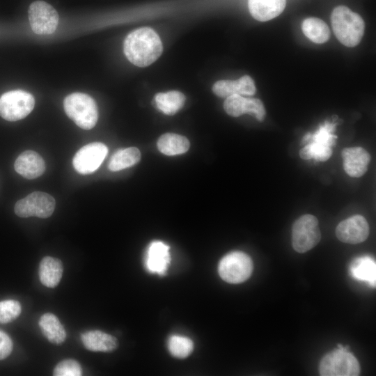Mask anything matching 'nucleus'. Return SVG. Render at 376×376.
I'll return each instance as SVG.
<instances>
[{
  "instance_id": "nucleus-1",
  "label": "nucleus",
  "mask_w": 376,
  "mask_h": 376,
  "mask_svg": "<svg viewBox=\"0 0 376 376\" xmlns=\"http://www.w3.org/2000/svg\"><path fill=\"white\" fill-rule=\"evenodd\" d=\"M127 59L139 67H146L162 54L163 46L157 33L151 28L142 27L126 37L123 45Z\"/></svg>"
},
{
  "instance_id": "nucleus-2",
  "label": "nucleus",
  "mask_w": 376,
  "mask_h": 376,
  "mask_svg": "<svg viewBox=\"0 0 376 376\" xmlns=\"http://www.w3.org/2000/svg\"><path fill=\"white\" fill-rule=\"evenodd\" d=\"M334 33L345 46H357L361 40L365 29L362 17L345 6L336 7L331 15Z\"/></svg>"
},
{
  "instance_id": "nucleus-3",
  "label": "nucleus",
  "mask_w": 376,
  "mask_h": 376,
  "mask_svg": "<svg viewBox=\"0 0 376 376\" xmlns=\"http://www.w3.org/2000/svg\"><path fill=\"white\" fill-rule=\"evenodd\" d=\"M336 124L326 121L313 133L306 134L301 141L304 147L299 150V156L305 160L317 162L328 160L333 152L337 136L333 134Z\"/></svg>"
},
{
  "instance_id": "nucleus-4",
  "label": "nucleus",
  "mask_w": 376,
  "mask_h": 376,
  "mask_svg": "<svg viewBox=\"0 0 376 376\" xmlns=\"http://www.w3.org/2000/svg\"><path fill=\"white\" fill-rule=\"evenodd\" d=\"M67 116L84 130H91L98 119L97 107L88 95L74 93L68 95L63 102Z\"/></svg>"
},
{
  "instance_id": "nucleus-5",
  "label": "nucleus",
  "mask_w": 376,
  "mask_h": 376,
  "mask_svg": "<svg viewBox=\"0 0 376 376\" xmlns=\"http://www.w3.org/2000/svg\"><path fill=\"white\" fill-rule=\"evenodd\" d=\"M348 347L338 344V348L327 354L320 361L322 376H357L361 371L356 357L347 350Z\"/></svg>"
},
{
  "instance_id": "nucleus-6",
  "label": "nucleus",
  "mask_w": 376,
  "mask_h": 376,
  "mask_svg": "<svg viewBox=\"0 0 376 376\" xmlns=\"http://www.w3.org/2000/svg\"><path fill=\"white\" fill-rule=\"evenodd\" d=\"M253 271L251 258L242 251H232L220 260L218 272L229 283H240L247 280Z\"/></svg>"
},
{
  "instance_id": "nucleus-7",
  "label": "nucleus",
  "mask_w": 376,
  "mask_h": 376,
  "mask_svg": "<svg viewBox=\"0 0 376 376\" xmlns=\"http://www.w3.org/2000/svg\"><path fill=\"white\" fill-rule=\"evenodd\" d=\"M321 239L318 220L311 214L299 217L292 228V244L298 253H305L315 246Z\"/></svg>"
},
{
  "instance_id": "nucleus-8",
  "label": "nucleus",
  "mask_w": 376,
  "mask_h": 376,
  "mask_svg": "<svg viewBox=\"0 0 376 376\" xmlns=\"http://www.w3.org/2000/svg\"><path fill=\"white\" fill-rule=\"evenodd\" d=\"M34 105L31 93L22 90L10 91L0 97V116L8 121H17L27 116Z\"/></svg>"
},
{
  "instance_id": "nucleus-9",
  "label": "nucleus",
  "mask_w": 376,
  "mask_h": 376,
  "mask_svg": "<svg viewBox=\"0 0 376 376\" xmlns=\"http://www.w3.org/2000/svg\"><path fill=\"white\" fill-rule=\"evenodd\" d=\"M54 198L47 193L34 191L19 200L15 205V213L19 217L47 218L54 212Z\"/></svg>"
},
{
  "instance_id": "nucleus-10",
  "label": "nucleus",
  "mask_w": 376,
  "mask_h": 376,
  "mask_svg": "<svg viewBox=\"0 0 376 376\" xmlns=\"http://www.w3.org/2000/svg\"><path fill=\"white\" fill-rule=\"evenodd\" d=\"M28 15L31 29L36 34H52L57 28L58 14L45 1L33 2L29 8Z\"/></svg>"
},
{
  "instance_id": "nucleus-11",
  "label": "nucleus",
  "mask_w": 376,
  "mask_h": 376,
  "mask_svg": "<svg viewBox=\"0 0 376 376\" xmlns=\"http://www.w3.org/2000/svg\"><path fill=\"white\" fill-rule=\"evenodd\" d=\"M107 152L108 148L102 143H88L76 152L72 159L73 166L80 174L92 173L100 167Z\"/></svg>"
},
{
  "instance_id": "nucleus-12",
  "label": "nucleus",
  "mask_w": 376,
  "mask_h": 376,
  "mask_svg": "<svg viewBox=\"0 0 376 376\" xmlns=\"http://www.w3.org/2000/svg\"><path fill=\"white\" fill-rule=\"evenodd\" d=\"M224 109L230 116L238 117L244 113H249L260 122L264 120L266 114L264 104L260 100L244 97L239 94L226 97Z\"/></svg>"
},
{
  "instance_id": "nucleus-13",
  "label": "nucleus",
  "mask_w": 376,
  "mask_h": 376,
  "mask_svg": "<svg viewBox=\"0 0 376 376\" xmlns=\"http://www.w3.org/2000/svg\"><path fill=\"white\" fill-rule=\"evenodd\" d=\"M369 235V226L361 215H354L338 224L336 228L337 238L345 243L356 244L364 242Z\"/></svg>"
},
{
  "instance_id": "nucleus-14",
  "label": "nucleus",
  "mask_w": 376,
  "mask_h": 376,
  "mask_svg": "<svg viewBox=\"0 0 376 376\" xmlns=\"http://www.w3.org/2000/svg\"><path fill=\"white\" fill-rule=\"evenodd\" d=\"M170 261L169 246L166 244L161 241L150 244L145 257V267L149 272L164 275Z\"/></svg>"
},
{
  "instance_id": "nucleus-15",
  "label": "nucleus",
  "mask_w": 376,
  "mask_h": 376,
  "mask_svg": "<svg viewBox=\"0 0 376 376\" xmlns=\"http://www.w3.org/2000/svg\"><path fill=\"white\" fill-rule=\"evenodd\" d=\"M343 169L351 177L359 178L368 170L370 160L369 153L361 147L344 148L341 152Z\"/></svg>"
},
{
  "instance_id": "nucleus-16",
  "label": "nucleus",
  "mask_w": 376,
  "mask_h": 376,
  "mask_svg": "<svg viewBox=\"0 0 376 376\" xmlns=\"http://www.w3.org/2000/svg\"><path fill=\"white\" fill-rule=\"evenodd\" d=\"M213 93L220 97H227L233 94L253 95L256 88L253 79L244 75L237 80H219L212 86Z\"/></svg>"
},
{
  "instance_id": "nucleus-17",
  "label": "nucleus",
  "mask_w": 376,
  "mask_h": 376,
  "mask_svg": "<svg viewBox=\"0 0 376 376\" xmlns=\"http://www.w3.org/2000/svg\"><path fill=\"white\" fill-rule=\"evenodd\" d=\"M17 173L26 179H35L42 175L45 171V163L42 157L33 150L22 152L14 164Z\"/></svg>"
},
{
  "instance_id": "nucleus-18",
  "label": "nucleus",
  "mask_w": 376,
  "mask_h": 376,
  "mask_svg": "<svg viewBox=\"0 0 376 376\" xmlns=\"http://www.w3.org/2000/svg\"><path fill=\"white\" fill-rule=\"evenodd\" d=\"M285 4L286 0H248L251 15L260 22L279 16L283 11Z\"/></svg>"
},
{
  "instance_id": "nucleus-19",
  "label": "nucleus",
  "mask_w": 376,
  "mask_h": 376,
  "mask_svg": "<svg viewBox=\"0 0 376 376\" xmlns=\"http://www.w3.org/2000/svg\"><path fill=\"white\" fill-rule=\"evenodd\" d=\"M81 339L84 347L93 352H111L118 346L114 336L100 330L86 331L81 334Z\"/></svg>"
},
{
  "instance_id": "nucleus-20",
  "label": "nucleus",
  "mask_w": 376,
  "mask_h": 376,
  "mask_svg": "<svg viewBox=\"0 0 376 376\" xmlns=\"http://www.w3.org/2000/svg\"><path fill=\"white\" fill-rule=\"evenodd\" d=\"M350 276L368 283L372 288L376 284V263L369 256L356 258L350 265Z\"/></svg>"
},
{
  "instance_id": "nucleus-21",
  "label": "nucleus",
  "mask_w": 376,
  "mask_h": 376,
  "mask_svg": "<svg viewBox=\"0 0 376 376\" xmlns=\"http://www.w3.org/2000/svg\"><path fill=\"white\" fill-rule=\"evenodd\" d=\"M63 268L61 261L54 257H44L39 265L40 281L45 286L55 288L60 282Z\"/></svg>"
},
{
  "instance_id": "nucleus-22",
  "label": "nucleus",
  "mask_w": 376,
  "mask_h": 376,
  "mask_svg": "<svg viewBox=\"0 0 376 376\" xmlns=\"http://www.w3.org/2000/svg\"><path fill=\"white\" fill-rule=\"evenodd\" d=\"M38 324L43 335L52 343L59 345L65 341V330L55 315L51 313L43 314Z\"/></svg>"
},
{
  "instance_id": "nucleus-23",
  "label": "nucleus",
  "mask_w": 376,
  "mask_h": 376,
  "mask_svg": "<svg viewBox=\"0 0 376 376\" xmlns=\"http://www.w3.org/2000/svg\"><path fill=\"white\" fill-rule=\"evenodd\" d=\"M155 102L157 108L164 113L174 115L182 108L185 102V96L178 91L158 93L155 95Z\"/></svg>"
},
{
  "instance_id": "nucleus-24",
  "label": "nucleus",
  "mask_w": 376,
  "mask_h": 376,
  "mask_svg": "<svg viewBox=\"0 0 376 376\" xmlns=\"http://www.w3.org/2000/svg\"><path fill=\"white\" fill-rule=\"evenodd\" d=\"M159 150L166 155H176L186 152L189 148V141L184 136L166 133L157 141Z\"/></svg>"
},
{
  "instance_id": "nucleus-25",
  "label": "nucleus",
  "mask_w": 376,
  "mask_h": 376,
  "mask_svg": "<svg viewBox=\"0 0 376 376\" xmlns=\"http://www.w3.org/2000/svg\"><path fill=\"white\" fill-rule=\"evenodd\" d=\"M301 29L304 35L313 42L322 44L329 39V29L327 24L319 18L305 19L302 22Z\"/></svg>"
},
{
  "instance_id": "nucleus-26",
  "label": "nucleus",
  "mask_w": 376,
  "mask_h": 376,
  "mask_svg": "<svg viewBox=\"0 0 376 376\" xmlns=\"http://www.w3.org/2000/svg\"><path fill=\"white\" fill-rule=\"evenodd\" d=\"M140 159L141 152L137 148L119 149L111 156L108 168L111 171H120L137 164Z\"/></svg>"
},
{
  "instance_id": "nucleus-27",
  "label": "nucleus",
  "mask_w": 376,
  "mask_h": 376,
  "mask_svg": "<svg viewBox=\"0 0 376 376\" xmlns=\"http://www.w3.org/2000/svg\"><path fill=\"white\" fill-rule=\"evenodd\" d=\"M167 346L171 355L180 359L188 357L194 349V343L190 338L178 335L171 336Z\"/></svg>"
},
{
  "instance_id": "nucleus-28",
  "label": "nucleus",
  "mask_w": 376,
  "mask_h": 376,
  "mask_svg": "<svg viewBox=\"0 0 376 376\" xmlns=\"http://www.w3.org/2000/svg\"><path fill=\"white\" fill-rule=\"evenodd\" d=\"M19 301L13 299L0 301V323L6 324L15 320L21 313Z\"/></svg>"
},
{
  "instance_id": "nucleus-29",
  "label": "nucleus",
  "mask_w": 376,
  "mask_h": 376,
  "mask_svg": "<svg viewBox=\"0 0 376 376\" xmlns=\"http://www.w3.org/2000/svg\"><path fill=\"white\" fill-rule=\"evenodd\" d=\"M53 375L55 376H80L82 375V369L77 361L70 359H65L56 366Z\"/></svg>"
},
{
  "instance_id": "nucleus-30",
  "label": "nucleus",
  "mask_w": 376,
  "mask_h": 376,
  "mask_svg": "<svg viewBox=\"0 0 376 376\" xmlns=\"http://www.w3.org/2000/svg\"><path fill=\"white\" fill-rule=\"evenodd\" d=\"M13 350V342L5 332L0 330V360L6 359Z\"/></svg>"
}]
</instances>
